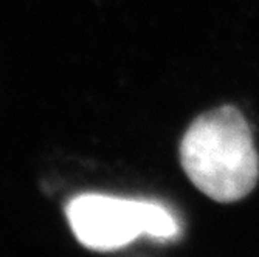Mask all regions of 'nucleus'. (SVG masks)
<instances>
[{"instance_id":"1","label":"nucleus","mask_w":259,"mask_h":257,"mask_svg":"<svg viewBox=\"0 0 259 257\" xmlns=\"http://www.w3.org/2000/svg\"><path fill=\"white\" fill-rule=\"evenodd\" d=\"M180 165L196 188L219 203L247 197L259 178V157L242 113L233 106L202 113L180 141Z\"/></svg>"},{"instance_id":"2","label":"nucleus","mask_w":259,"mask_h":257,"mask_svg":"<svg viewBox=\"0 0 259 257\" xmlns=\"http://www.w3.org/2000/svg\"><path fill=\"white\" fill-rule=\"evenodd\" d=\"M65 217L78 242L93 251L120 249L140 236L171 239L179 232L176 219L161 204L103 194L72 198Z\"/></svg>"}]
</instances>
